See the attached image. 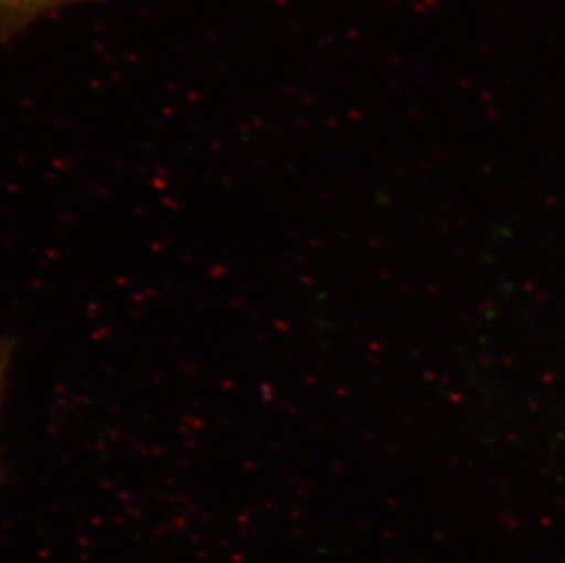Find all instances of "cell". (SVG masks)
I'll return each mask as SVG.
<instances>
[{"label":"cell","instance_id":"1","mask_svg":"<svg viewBox=\"0 0 565 563\" xmlns=\"http://www.w3.org/2000/svg\"><path fill=\"white\" fill-rule=\"evenodd\" d=\"M66 2L70 0H0V15L13 21H30Z\"/></svg>","mask_w":565,"mask_h":563},{"label":"cell","instance_id":"2","mask_svg":"<svg viewBox=\"0 0 565 563\" xmlns=\"http://www.w3.org/2000/svg\"><path fill=\"white\" fill-rule=\"evenodd\" d=\"M10 342L0 340V417H2V406H4L6 390H8V373H10Z\"/></svg>","mask_w":565,"mask_h":563}]
</instances>
